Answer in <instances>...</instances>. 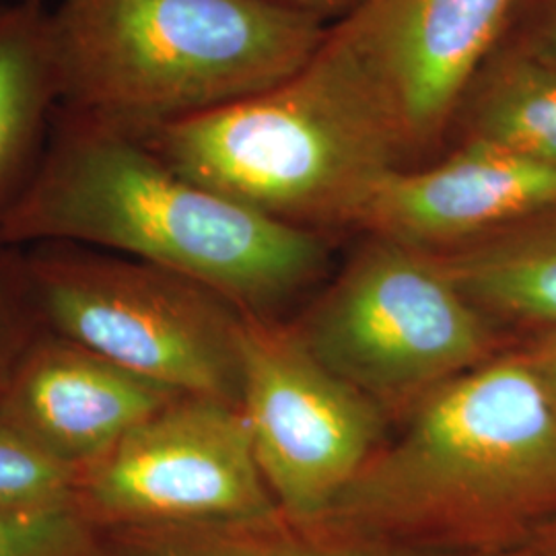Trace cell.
<instances>
[{"instance_id":"1","label":"cell","mask_w":556,"mask_h":556,"mask_svg":"<svg viewBox=\"0 0 556 556\" xmlns=\"http://www.w3.org/2000/svg\"><path fill=\"white\" fill-rule=\"evenodd\" d=\"M0 243H75L190 278L260 316L321 277L324 233L181 176L142 140L56 112L48 151Z\"/></svg>"},{"instance_id":"2","label":"cell","mask_w":556,"mask_h":556,"mask_svg":"<svg viewBox=\"0 0 556 556\" xmlns=\"http://www.w3.org/2000/svg\"><path fill=\"white\" fill-rule=\"evenodd\" d=\"M556 521V408L516 346L420 400L312 532L491 555Z\"/></svg>"},{"instance_id":"3","label":"cell","mask_w":556,"mask_h":556,"mask_svg":"<svg viewBox=\"0 0 556 556\" xmlns=\"http://www.w3.org/2000/svg\"><path fill=\"white\" fill-rule=\"evenodd\" d=\"M59 110L144 137L293 79L328 23L273 0H59Z\"/></svg>"},{"instance_id":"4","label":"cell","mask_w":556,"mask_h":556,"mask_svg":"<svg viewBox=\"0 0 556 556\" xmlns=\"http://www.w3.org/2000/svg\"><path fill=\"white\" fill-rule=\"evenodd\" d=\"M140 140L181 176L319 233L358 229L379 181L400 169L378 128L314 59L275 89Z\"/></svg>"},{"instance_id":"5","label":"cell","mask_w":556,"mask_h":556,"mask_svg":"<svg viewBox=\"0 0 556 556\" xmlns=\"http://www.w3.org/2000/svg\"><path fill=\"white\" fill-rule=\"evenodd\" d=\"M46 326L181 396L241 406L243 316L190 278L75 243L23 248Z\"/></svg>"},{"instance_id":"6","label":"cell","mask_w":556,"mask_h":556,"mask_svg":"<svg viewBox=\"0 0 556 556\" xmlns=\"http://www.w3.org/2000/svg\"><path fill=\"white\" fill-rule=\"evenodd\" d=\"M365 236L299 332L338 378L378 404L425 397L516 346L435 254Z\"/></svg>"},{"instance_id":"7","label":"cell","mask_w":556,"mask_h":556,"mask_svg":"<svg viewBox=\"0 0 556 556\" xmlns=\"http://www.w3.org/2000/svg\"><path fill=\"white\" fill-rule=\"evenodd\" d=\"M517 0H361L314 56L378 128L397 167L438 160L457 100Z\"/></svg>"},{"instance_id":"8","label":"cell","mask_w":556,"mask_h":556,"mask_svg":"<svg viewBox=\"0 0 556 556\" xmlns=\"http://www.w3.org/2000/svg\"><path fill=\"white\" fill-rule=\"evenodd\" d=\"M75 509L105 530L289 523L241 406L179 396L80 468Z\"/></svg>"},{"instance_id":"9","label":"cell","mask_w":556,"mask_h":556,"mask_svg":"<svg viewBox=\"0 0 556 556\" xmlns=\"http://www.w3.org/2000/svg\"><path fill=\"white\" fill-rule=\"evenodd\" d=\"M241 410L278 509L314 530L376 456L378 402L338 378L299 332L243 316Z\"/></svg>"},{"instance_id":"10","label":"cell","mask_w":556,"mask_h":556,"mask_svg":"<svg viewBox=\"0 0 556 556\" xmlns=\"http://www.w3.org/2000/svg\"><path fill=\"white\" fill-rule=\"evenodd\" d=\"M556 204V163L464 142L438 160L392 169L358 229L425 252H443Z\"/></svg>"},{"instance_id":"11","label":"cell","mask_w":556,"mask_h":556,"mask_svg":"<svg viewBox=\"0 0 556 556\" xmlns=\"http://www.w3.org/2000/svg\"><path fill=\"white\" fill-rule=\"evenodd\" d=\"M179 396L48 328L0 400V422L80 470Z\"/></svg>"},{"instance_id":"12","label":"cell","mask_w":556,"mask_h":556,"mask_svg":"<svg viewBox=\"0 0 556 556\" xmlns=\"http://www.w3.org/2000/svg\"><path fill=\"white\" fill-rule=\"evenodd\" d=\"M431 254L462 293L517 342L556 332V204Z\"/></svg>"},{"instance_id":"13","label":"cell","mask_w":556,"mask_h":556,"mask_svg":"<svg viewBox=\"0 0 556 556\" xmlns=\"http://www.w3.org/2000/svg\"><path fill=\"white\" fill-rule=\"evenodd\" d=\"M59 100L48 2L0 0V225L40 169Z\"/></svg>"},{"instance_id":"14","label":"cell","mask_w":556,"mask_h":556,"mask_svg":"<svg viewBox=\"0 0 556 556\" xmlns=\"http://www.w3.org/2000/svg\"><path fill=\"white\" fill-rule=\"evenodd\" d=\"M464 142L556 163V62L498 41L457 100L445 151Z\"/></svg>"},{"instance_id":"15","label":"cell","mask_w":556,"mask_h":556,"mask_svg":"<svg viewBox=\"0 0 556 556\" xmlns=\"http://www.w3.org/2000/svg\"><path fill=\"white\" fill-rule=\"evenodd\" d=\"M118 556H478L278 526L110 530Z\"/></svg>"},{"instance_id":"16","label":"cell","mask_w":556,"mask_h":556,"mask_svg":"<svg viewBox=\"0 0 556 556\" xmlns=\"http://www.w3.org/2000/svg\"><path fill=\"white\" fill-rule=\"evenodd\" d=\"M79 470L46 456L0 422V511L75 509Z\"/></svg>"},{"instance_id":"17","label":"cell","mask_w":556,"mask_h":556,"mask_svg":"<svg viewBox=\"0 0 556 556\" xmlns=\"http://www.w3.org/2000/svg\"><path fill=\"white\" fill-rule=\"evenodd\" d=\"M0 556H118V546L77 509L0 511Z\"/></svg>"},{"instance_id":"18","label":"cell","mask_w":556,"mask_h":556,"mask_svg":"<svg viewBox=\"0 0 556 556\" xmlns=\"http://www.w3.org/2000/svg\"><path fill=\"white\" fill-rule=\"evenodd\" d=\"M46 330L23 248L0 243V400L21 361Z\"/></svg>"},{"instance_id":"19","label":"cell","mask_w":556,"mask_h":556,"mask_svg":"<svg viewBox=\"0 0 556 556\" xmlns=\"http://www.w3.org/2000/svg\"><path fill=\"white\" fill-rule=\"evenodd\" d=\"M503 38L556 62V0H517Z\"/></svg>"},{"instance_id":"20","label":"cell","mask_w":556,"mask_h":556,"mask_svg":"<svg viewBox=\"0 0 556 556\" xmlns=\"http://www.w3.org/2000/svg\"><path fill=\"white\" fill-rule=\"evenodd\" d=\"M517 349L536 371L540 383L556 408V332L523 338L517 342Z\"/></svg>"},{"instance_id":"21","label":"cell","mask_w":556,"mask_h":556,"mask_svg":"<svg viewBox=\"0 0 556 556\" xmlns=\"http://www.w3.org/2000/svg\"><path fill=\"white\" fill-rule=\"evenodd\" d=\"M278 4H287L291 9H298L303 13H309L314 17L332 25L344 15H349L361 0H273Z\"/></svg>"},{"instance_id":"22","label":"cell","mask_w":556,"mask_h":556,"mask_svg":"<svg viewBox=\"0 0 556 556\" xmlns=\"http://www.w3.org/2000/svg\"><path fill=\"white\" fill-rule=\"evenodd\" d=\"M530 544H534L540 556H556V521L530 540Z\"/></svg>"},{"instance_id":"23","label":"cell","mask_w":556,"mask_h":556,"mask_svg":"<svg viewBox=\"0 0 556 556\" xmlns=\"http://www.w3.org/2000/svg\"><path fill=\"white\" fill-rule=\"evenodd\" d=\"M480 556H540L538 555L536 548H534V544H521V546H516V548H507V551H501V553H491V555H480Z\"/></svg>"},{"instance_id":"24","label":"cell","mask_w":556,"mask_h":556,"mask_svg":"<svg viewBox=\"0 0 556 556\" xmlns=\"http://www.w3.org/2000/svg\"><path fill=\"white\" fill-rule=\"evenodd\" d=\"M34 2H48V0H34Z\"/></svg>"}]
</instances>
